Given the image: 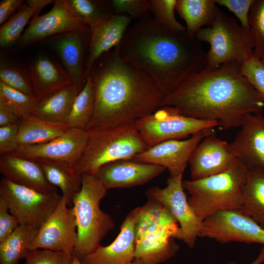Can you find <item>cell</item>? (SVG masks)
<instances>
[{
  "label": "cell",
  "mask_w": 264,
  "mask_h": 264,
  "mask_svg": "<svg viewBox=\"0 0 264 264\" xmlns=\"http://www.w3.org/2000/svg\"><path fill=\"white\" fill-rule=\"evenodd\" d=\"M80 91L72 83L38 98L31 115L49 121L66 123L74 100Z\"/></svg>",
  "instance_id": "cell-25"
},
{
  "label": "cell",
  "mask_w": 264,
  "mask_h": 264,
  "mask_svg": "<svg viewBox=\"0 0 264 264\" xmlns=\"http://www.w3.org/2000/svg\"><path fill=\"white\" fill-rule=\"evenodd\" d=\"M117 46L121 57L150 76L165 96L205 68L206 52L199 42L186 31L165 28L150 13L131 23Z\"/></svg>",
  "instance_id": "cell-2"
},
{
  "label": "cell",
  "mask_w": 264,
  "mask_h": 264,
  "mask_svg": "<svg viewBox=\"0 0 264 264\" xmlns=\"http://www.w3.org/2000/svg\"><path fill=\"white\" fill-rule=\"evenodd\" d=\"M214 131L213 129L198 132L184 139L167 140L149 147L133 160L153 164L167 169L170 176L183 175L194 150L200 142Z\"/></svg>",
  "instance_id": "cell-15"
},
{
  "label": "cell",
  "mask_w": 264,
  "mask_h": 264,
  "mask_svg": "<svg viewBox=\"0 0 264 264\" xmlns=\"http://www.w3.org/2000/svg\"><path fill=\"white\" fill-rule=\"evenodd\" d=\"M28 71L35 96L38 98L72 83L65 69L46 56L36 57L30 64Z\"/></svg>",
  "instance_id": "cell-24"
},
{
  "label": "cell",
  "mask_w": 264,
  "mask_h": 264,
  "mask_svg": "<svg viewBox=\"0 0 264 264\" xmlns=\"http://www.w3.org/2000/svg\"><path fill=\"white\" fill-rule=\"evenodd\" d=\"M195 38L210 45L206 53L205 69L233 62L241 65L253 56L255 44L250 29L239 25L219 7L211 25L201 28Z\"/></svg>",
  "instance_id": "cell-8"
},
{
  "label": "cell",
  "mask_w": 264,
  "mask_h": 264,
  "mask_svg": "<svg viewBox=\"0 0 264 264\" xmlns=\"http://www.w3.org/2000/svg\"><path fill=\"white\" fill-rule=\"evenodd\" d=\"M264 263V245L261 249L260 254L258 257L250 264H262ZM227 264H237L234 261H230Z\"/></svg>",
  "instance_id": "cell-47"
},
{
  "label": "cell",
  "mask_w": 264,
  "mask_h": 264,
  "mask_svg": "<svg viewBox=\"0 0 264 264\" xmlns=\"http://www.w3.org/2000/svg\"><path fill=\"white\" fill-rule=\"evenodd\" d=\"M177 222L162 205L148 200L140 207L136 221L134 259L159 264L173 257L178 249L173 239H182Z\"/></svg>",
  "instance_id": "cell-5"
},
{
  "label": "cell",
  "mask_w": 264,
  "mask_h": 264,
  "mask_svg": "<svg viewBox=\"0 0 264 264\" xmlns=\"http://www.w3.org/2000/svg\"><path fill=\"white\" fill-rule=\"evenodd\" d=\"M34 160L40 164L47 181L60 189L62 196L71 207L73 199L81 188L82 175L77 173L72 166L63 162L46 159Z\"/></svg>",
  "instance_id": "cell-26"
},
{
  "label": "cell",
  "mask_w": 264,
  "mask_h": 264,
  "mask_svg": "<svg viewBox=\"0 0 264 264\" xmlns=\"http://www.w3.org/2000/svg\"><path fill=\"white\" fill-rule=\"evenodd\" d=\"M217 5L214 0H177L176 10L186 23V32L195 38L203 26L211 25Z\"/></svg>",
  "instance_id": "cell-28"
},
{
  "label": "cell",
  "mask_w": 264,
  "mask_h": 264,
  "mask_svg": "<svg viewBox=\"0 0 264 264\" xmlns=\"http://www.w3.org/2000/svg\"><path fill=\"white\" fill-rule=\"evenodd\" d=\"M89 75L95 102L86 131L135 123L160 108L165 96L150 76L121 57L118 46L102 55Z\"/></svg>",
  "instance_id": "cell-3"
},
{
  "label": "cell",
  "mask_w": 264,
  "mask_h": 264,
  "mask_svg": "<svg viewBox=\"0 0 264 264\" xmlns=\"http://www.w3.org/2000/svg\"><path fill=\"white\" fill-rule=\"evenodd\" d=\"M0 81L27 95L35 96L28 71L0 57Z\"/></svg>",
  "instance_id": "cell-35"
},
{
  "label": "cell",
  "mask_w": 264,
  "mask_h": 264,
  "mask_svg": "<svg viewBox=\"0 0 264 264\" xmlns=\"http://www.w3.org/2000/svg\"><path fill=\"white\" fill-rule=\"evenodd\" d=\"M172 107L185 116L216 121L222 130L240 127L245 115L263 114L264 99L230 63L204 69L186 77L163 99L160 107Z\"/></svg>",
  "instance_id": "cell-1"
},
{
  "label": "cell",
  "mask_w": 264,
  "mask_h": 264,
  "mask_svg": "<svg viewBox=\"0 0 264 264\" xmlns=\"http://www.w3.org/2000/svg\"><path fill=\"white\" fill-rule=\"evenodd\" d=\"M88 132L69 129L62 135L40 144L19 146L14 154L30 159H46L73 166L81 157L87 143Z\"/></svg>",
  "instance_id": "cell-17"
},
{
  "label": "cell",
  "mask_w": 264,
  "mask_h": 264,
  "mask_svg": "<svg viewBox=\"0 0 264 264\" xmlns=\"http://www.w3.org/2000/svg\"><path fill=\"white\" fill-rule=\"evenodd\" d=\"M140 207L127 216L116 239L109 245H100L79 259L82 264H129L135 259V224Z\"/></svg>",
  "instance_id": "cell-21"
},
{
  "label": "cell",
  "mask_w": 264,
  "mask_h": 264,
  "mask_svg": "<svg viewBox=\"0 0 264 264\" xmlns=\"http://www.w3.org/2000/svg\"><path fill=\"white\" fill-rule=\"evenodd\" d=\"M132 20L127 16L114 14L96 27L90 29L91 36L85 64V79L102 55L119 45Z\"/></svg>",
  "instance_id": "cell-22"
},
{
  "label": "cell",
  "mask_w": 264,
  "mask_h": 264,
  "mask_svg": "<svg viewBox=\"0 0 264 264\" xmlns=\"http://www.w3.org/2000/svg\"><path fill=\"white\" fill-rule=\"evenodd\" d=\"M261 60L262 61V62L264 64V55L263 56V57L261 59Z\"/></svg>",
  "instance_id": "cell-50"
},
{
  "label": "cell",
  "mask_w": 264,
  "mask_h": 264,
  "mask_svg": "<svg viewBox=\"0 0 264 264\" xmlns=\"http://www.w3.org/2000/svg\"><path fill=\"white\" fill-rule=\"evenodd\" d=\"M18 124L0 127V154H11L19 146Z\"/></svg>",
  "instance_id": "cell-43"
},
{
  "label": "cell",
  "mask_w": 264,
  "mask_h": 264,
  "mask_svg": "<svg viewBox=\"0 0 264 264\" xmlns=\"http://www.w3.org/2000/svg\"><path fill=\"white\" fill-rule=\"evenodd\" d=\"M198 237L222 243L232 242L264 245V228L240 210L217 212L202 221Z\"/></svg>",
  "instance_id": "cell-11"
},
{
  "label": "cell",
  "mask_w": 264,
  "mask_h": 264,
  "mask_svg": "<svg viewBox=\"0 0 264 264\" xmlns=\"http://www.w3.org/2000/svg\"><path fill=\"white\" fill-rule=\"evenodd\" d=\"M182 176H170L166 187H151L147 190L146 195L148 200L158 203L170 212L179 224L182 240L189 247L193 248L198 237L202 221L188 202L184 192Z\"/></svg>",
  "instance_id": "cell-12"
},
{
  "label": "cell",
  "mask_w": 264,
  "mask_h": 264,
  "mask_svg": "<svg viewBox=\"0 0 264 264\" xmlns=\"http://www.w3.org/2000/svg\"><path fill=\"white\" fill-rule=\"evenodd\" d=\"M19 120L13 110L0 100V127L18 124Z\"/></svg>",
  "instance_id": "cell-45"
},
{
  "label": "cell",
  "mask_w": 264,
  "mask_h": 264,
  "mask_svg": "<svg viewBox=\"0 0 264 264\" xmlns=\"http://www.w3.org/2000/svg\"><path fill=\"white\" fill-rule=\"evenodd\" d=\"M166 169L160 166L133 159L120 160L101 166L95 175L108 190L148 183Z\"/></svg>",
  "instance_id": "cell-20"
},
{
  "label": "cell",
  "mask_w": 264,
  "mask_h": 264,
  "mask_svg": "<svg viewBox=\"0 0 264 264\" xmlns=\"http://www.w3.org/2000/svg\"><path fill=\"white\" fill-rule=\"evenodd\" d=\"M54 1L52 0H28L26 1V3L35 10L36 16H38L44 7L54 3Z\"/></svg>",
  "instance_id": "cell-46"
},
{
  "label": "cell",
  "mask_w": 264,
  "mask_h": 264,
  "mask_svg": "<svg viewBox=\"0 0 264 264\" xmlns=\"http://www.w3.org/2000/svg\"><path fill=\"white\" fill-rule=\"evenodd\" d=\"M38 100L0 81V100L8 105L20 120L31 115Z\"/></svg>",
  "instance_id": "cell-34"
},
{
  "label": "cell",
  "mask_w": 264,
  "mask_h": 264,
  "mask_svg": "<svg viewBox=\"0 0 264 264\" xmlns=\"http://www.w3.org/2000/svg\"><path fill=\"white\" fill-rule=\"evenodd\" d=\"M38 231L27 226L19 225L0 242V264H19L22 259H25Z\"/></svg>",
  "instance_id": "cell-30"
},
{
  "label": "cell",
  "mask_w": 264,
  "mask_h": 264,
  "mask_svg": "<svg viewBox=\"0 0 264 264\" xmlns=\"http://www.w3.org/2000/svg\"><path fill=\"white\" fill-rule=\"evenodd\" d=\"M237 159L230 143L218 138L213 132L200 142L190 158L191 180L222 173Z\"/></svg>",
  "instance_id": "cell-18"
},
{
  "label": "cell",
  "mask_w": 264,
  "mask_h": 264,
  "mask_svg": "<svg viewBox=\"0 0 264 264\" xmlns=\"http://www.w3.org/2000/svg\"><path fill=\"white\" fill-rule=\"evenodd\" d=\"M18 125L19 146L45 143L62 135L69 129L66 123L49 121L32 115L20 119Z\"/></svg>",
  "instance_id": "cell-27"
},
{
  "label": "cell",
  "mask_w": 264,
  "mask_h": 264,
  "mask_svg": "<svg viewBox=\"0 0 264 264\" xmlns=\"http://www.w3.org/2000/svg\"><path fill=\"white\" fill-rule=\"evenodd\" d=\"M95 102L94 85L89 75L73 103L66 123L69 129L87 130L94 115Z\"/></svg>",
  "instance_id": "cell-31"
},
{
  "label": "cell",
  "mask_w": 264,
  "mask_h": 264,
  "mask_svg": "<svg viewBox=\"0 0 264 264\" xmlns=\"http://www.w3.org/2000/svg\"><path fill=\"white\" fill-rule=\"evenodd\" d=\"M74 254L48 249L30 250L24 264H72Z\"/></svg>",
  "instance_id": "cell-38"
},
{
  "label": "cell",
  "mask_w": 264,
  "mask_h": 264,
  "mask_svg": "<svg viewBox=\"0 0 264 264\" xmlns=\"http://www.w3.org/2000/svg\"><path fill=\"white\" fill-rule=\"evenodd\" d=\"M110 2L115 14L132 20H139L150 13L149 0H111Z\"/></svg>",
  "instance_id": "cell-39"
},
{
  "label": "cell",
  "mask_w": 264,
  "mask_h": 264,
  "mask_svg": "<svg viewBox=\"0 0 264 264\" xmlns=\"http://www.w3.org/2000/svg\"><path fill=\"white\" fill-rule=\"evenodd\" d=\"M62 196L54 212L43 224L29 250L48 249L73 254L77 241V225L72 207Z\"/></svg>",
  "instance_id": "cell-13"
},
{
  "label": "cell",
  "mask_w": 264,
  "mask_h": 264,
  "mask_svg": "<svg viewBox=\"0 0 264 264\" xmlns=\"http://www.w3.org/2000/svg\"><path fill=\"white\" fill-rule=\"evenodd\" d=\"M23 0H3L0 2V24L3 25L23 5Z\"/></svg>",
  "instance_id": "cell-44"
},
{
  "label": "cell",
  "mask_w": 264,
  "mask_h": 264,
  "mask_svg": "<svg viewBox=\"0 0 264 264\" xmlns=\"http://www.w3.org/2000/svg\"><path fill=\"white\" fill-rule=\"evenodd\" d=\"M247 173L246 168L237 159L222 173L183 181L184 189L190 195L188 202L198 219L202 221L219 211L241 210Z\"/></svg>",
  "instance_id": "cell-4"
},
{
  "label": "cell",
  "mask_w": 264,
  "mask_h": 264,
  "mask_svg": "<svg viewBox=\"0 0 264 264\" xmlns=\"http://www.w3.org/2000/svg\"><path fill=\"white\" fill-rule=\"evenodd\" d=\"M249 24L254 41L253 56L264 55V0H254L249 13Z\"/></svg>",
  "instance_id": "cell-37"
},
{
  "label": "cell",
  "mask_w": 264,
  "mask_h": 264,
  "mask_svg": "<svg viewBox=\"0 0 264 264\" xmlns=\"http://www.w3.org/2000/svg\"><path fill=\"white\" fill-rule=\"evenodd\" d=\"M88 27L70 7L66 0H57L49 12L34 16L31 20L18 44L25 46L63 33Z\"/></svg>",
  "instance_id": "cell-14"
},
{
  "label": "cell",
  "mask_w": 264,
  "mask_h": 264,
  "mask_svg": "<svg viewBox=\"0 0 264 264\" xmlns=\"http://www.w3.org/2000/svg\"><path fill=\"white\" fill-rule=\"evenodd\" d=\"M264 228V171L247 170L240 210Z\"/></svg>",
  "instance_id": "cell-29"
},
{
  "label": "cell",
  "mask_w": 264,
  "mask_h": 264,
  "mask_svg": "<svg viewBox=\"0 0 264 264\" xmlns=\"http://www.w3.org/2000/svg\"><path fill=\"white\" fill-rule=\"evenodd\" d=\"M0 197L6 200L9 212L21 225L39 230L54 212L62 195L57 192H41L2 177Z\"/></svg>",
  "instance_id": "cell-10"
},
{
  "label": "cell",
  "mask_w": 264,
  "mask_h": 264,
  "mask_svg": "<svg viewBox=\"0 0 264 264\" xmlns=\"http://www.w3.org/2000/svg\"><path fill=\"white\" fill-rule=\"evenodd\" d=\"M129 264H149L142 260L134 259L132 262Z\"/></svg>",
  "instance_id": "cell-48"
},
{
  "label": "cell",
  "mask_w": 264,
  "mask_h": 264,
  "mask_svg": "<svg viewBox=\"0 0 264 264\" xmlns=\"http://www.w3.org/2000/svg\"><path fill=\"white\" fill-rule=\"evenodd\" d=\"M241 71L264 99V64L254 56L241 65Z\"/></svg>",
  "instance_id": "cell-40"
},
{
  "label": "cell",
  "mask_w": 264,
  "mask_h": 264,
  "mask_svg": "<svg viewBox=\"0 0 264 264\" xmlns=\"http://www.w3.org/2000/svg\"><path fill=\"white\" fill-rule=\"evenodd\" d=\"M135 123L87 131V143L81 157L72 166L74 170L81 175H95L106 164L132 159L147 150L149 147L138 132Z\"/></svg>",
  "instance_id": "cell-7"
},
{
  "label": "cell",
  "mask_w": 264,
  "mask_h": 264,
  "mask_svg": "<svg viewBox=\"0 0 264 264\" xmlns=\"http://www.w3.org/2000/svg\"></svg>",
  "instance_id": "cell-51"
},
{
  "label": "cell",
  "mask_w": 264,
  "mask_h": 264,
  "mask_svg": "<svg viewBox=\"0 0 264 264\" xmlns=\"http://www.w3.org/2000/svg\"><path fill=\"white\" fill-rule=\"evenodd\" d=\"M68 5L91 29L114 15L110 0H66Z\"/></svg>",
  "instance_id": "cell-32"
},
{
  "label": "cell",
  "mask_w": 264,
  "mask_h": 264,
  "mask_svg": "<svg viewBox=\"0 0 264 264\" xmlns=\"http://www.w3.org/2000/svg\"><path fill=\"white\" fill-rule=\"evenodd\" d=\"M254 0H215L217 5L223 6L233 13L243 28L250 29L249 13Z\"/></svg>",
  "instance_id": "cell-41"
},
{
  "label": "cell",
  "mask_w": 264,
  "mask_h": 264,
  "mask_svg": "<svg viewBox=\"0 0 264 264\" xmlns=\"http://www.w3.org/2000/svg\"><path fill=\"white\" fill-rule=\"evenodd\" d=\"M149 12L154 20L174 32L186 31L185 26L176 18L175 14L177 0H149Z\"/></svg>",
  "instance_id": "cell-36"
},
{
  "label": "cell",
  "mask_w": 264,
  "mask_h": 264,
  "mask_svg": "<svg viewBox=\"0 0 264 264\" xmlns=\"http://www.w3.org/2000/svg\"><path fill=\"white\" fill-rule=\"evenodd\" d=\"M72 264H82L79 259L74 254Z\"/></svg>",
  "instance_id": "cell-49"
},
{
  "label": "cell",
  "mask_w": 264,
  "mask_h": 264,
  "mask_svg": "<svg viewBox=\"0 0 264 264\" xmlns=\"http://www.w3.org/2000/svg\"><path fill=\"white\" fill-rule=\"evenodd\" d=\"M135 123L149 147L167 140L179 139L220 125L216 121L203 120L184 115L176 109L169 106L158 108Z\"/></svg>",
  "instance_id": "cell-9"
},
{
  "label": "cell",
  "mask_w": 264,
  "mask_h": 264,
  "mask_svg": "<svg viewBox=\"0 0 264 264\" xmlns=\"http://www.w3.org/2000/svg\"><path fill=\"white\" fill-rule=\"evenodd\" d=\"M230 146L247 170L264 171V115H245Z\"/></svg>",
  "instance_id": "cell-19"
},
{
  "label": "cell",
  "mask_w": 264,
  "mask_h": 264,
  "mask_svg": "<svg viewBox=\"0 0 264 264\" xmlns=\"http://www.w3.org/2000/svg\"><path fill=\"white\" fill-rule=\"evenodd\" d=\"M9 212L7 202L0 197V242L5 240L20 225L19 220Z\"/></svg>",
  "instance_id": "cell-42"
},
{
  "label": "cell",
  "mask_w": 264,
  "mask_h": 264,
  "mask_svg": "<svg viewBox=\"0 0 264 264\" xmlns=\"http://www.w3.org/2000/svg\"><path fill=\"white\" fill-rule=\"evenodd\" d=\"M90 36L91 29L88 27L47 39L72 83L80 90L86 80L85 64Z\"/></svg>",
  "instance_id": "cell-16"
},
{
  "label": "cell",
  "mask_w": 264,
  "mask_h": 264,
  "mask_svg": "<svg viewBox=\"0 0 264 264\" xmlns=\"http://www.w3.org/2000/svg\"><path fill=\"white\" fill-rule=\"evenodd\" d=\"M0 172L3 178L17 184L43 193L57 192L35 160L11 153L0 155Z\"/></svg>",
  "instance_id": "cell-23"
},
{
  "label": "cell",
  "mask_w": 264,
  "mask_h": 264,
  "mask_svg": "<svg viewBox=\"0 0 264 264\" xmlns=\"http://www.w3.org/2000/svg\"><path fill=\"white\" fill-rule=\"evenodd\" d=\"M82 186L72 201L77 241L74 254L79 259L94 251L114 227L111 217L100 208L107 190L95 175L82 174Z\"/></svg>",
  "instance_id": "cell-6"
},
{
  "label": "cell",
  "mask_w": 264,
  "mask_h": 264,
  "mask_svg": "<svg viewBox=\"0 0 264 264\" xmlns=\"http://www.w3.org/2000/svg\"><path fill=\"white\" fill-rule=\"evenodd\" d=\"M36 15L35 10L23 4L0 28V45L1 48L9 47L18 42L23 30L31 19Z\"/></svg>",
  "instance_id": "cell-33"
}]
</instances>
